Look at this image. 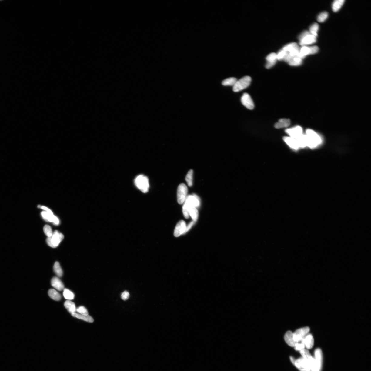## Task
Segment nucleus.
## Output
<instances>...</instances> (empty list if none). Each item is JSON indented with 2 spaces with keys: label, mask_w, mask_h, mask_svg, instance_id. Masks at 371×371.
Here are the masks:
<instances>
[{
  "label": "nucleus",
  "mask_w": 371,
  "mask_h": 371,
  "mask_svg": "<svg viewBox=\"0 0 371 371\" xmlns=\"http://www.w3.org/2000/svg\"><path fill=\"white\" fill-rule=\"evenodd\" d=\"M306 136L307 146L309 147H316L321 142V139L320 136L312 130L308 129L306 130Z\"/></svg>",
  "instance_id": "1"
},
{
  "label": "nucleus",
  "mask_w": 371,
  "mask_h": 371,
  "mask_svg": "<svg viewBox=\"0 0 371 371\" xmlns=\"http://www.w3.org/2000/svg\"><path fill=\"white\" fill-rule=\"evenodd\" d=\"M135 184L138 189L144 193L148 192L149 188V179L143 175H140L135 179Z\"/></svg>",
  "instance_id": "2"
},
{
  "label": "nucleus",
  "mask_w": 371,
  "mask_h": 371,
  "mask_svg": "<svg viewBox=\"0 0 371 371\" xmlns=\"http://www.w3.org/2000/svg\"><path fill=\"white\" fill-rule=\"evenodd\" d=\"M300 44L302 46L310 45L316 42V38L307 31H304L299 36Z\"/></svg>",
  "instance_id": "3"
},
{
  "label": "nucleus",
  "mask_w": 371,
  "mask_h": 371,
  "mask_svg": "<svg viewBox=\"0 0 371 371\" xmlns=\"http://www.w3.org/2000/svg\"><path fill=\"white\" fill-rule=\"evenodd\" d=\"M251 80V77L249 76L244 77L239 80H237L233 86V91L238 92L246 89L249 86Z\"/></svg>",
  "instance_id": "4"
},
{
  "label": "nucleus",
  "mask_w": 371,
  "mask_h": 371,
  "mask_svg": "<svg viewBox=\"0 0 371 371\" xmlns=\"http://www.w3.org/2000/svg\"><path fill=\"white\" fill-rule=\"evenodd\" d=\"M188 193V188L186 185L182 183L178 187L177 190V202L179 204L184 203L186 199Z\"/></svg>",
  "instance_id": "5"
},
{
  "label": "nucleus",
  "mask_w": 371,
  "mask_h": 371,
  "mask_svg": "<svg viewBox=\"0 0 371 371\" xmlns=\"http://www.w3.org/2000/svg\"><path fill=\"white\" fill-rule=\"evenodd\" d=\"M319 49L317 46H314L307 47L304 46L300 48L299 53L297 56L302 60L307 55L316 54L318 52Z\"/></svg>",
  "instance_id": "6"
},
{
  "label": "nucleus",
  "mask_w": 371,
  "mask_h": 371,
  "mask_svg": "<svg viewBox=\"0 0 371 371\" xmlns=\"http://www.w3.org/2000/svg\"><path fill=\"white\" fill-rule=\"evenodd\" d=\"M310 331L308 327L299 329L293 333V338L296 342L298 343L301 342L305 337L307 336Z\"/></svg>",
  "instance_id": "7"
},
{
  "label": "nucleus",
  "mask_w": 371,
  "mask_h": 371,
  "mask_svg": "<svg viewBox=\"0 0 371 371\" xmlns=\"http://www.w3.org/2000/svg\"><path fill=\"white\" fill-rule=\"evenodd\" d=\"M300 371H310L311 366L307 359L301 358L296 360L294 365Z\"/></svg>",
  "instance_id": "8"
},
{
  "label": "nucleus",
  "mask_w": 371,
  "mask_h": 371,
  "mask_svg": "<svg viewBox=\"0 0 371 371\" xmlns=\"http://www.w3.org/2000/svg\"><path fill=\"white\" fill-rule=\"evenodd\" d=\"M185 204L189 208L198 207L200 205L199 198L195 194L188 196L186 200Z\"/></svg>",
  "instance_id": "9"
},
{
  "label": "nucleus",
  "mask_w": 371,
  "mask_h": 371,
  "mask_svg": "<svg viewBox=\"0 0 371 371\" xmlns=\"http://www.w3.org/2000/svg\"><path fill=\"white\" fill-rule=\"evenodd\" d=\"M285 132L289 135L290 137L295 139L299 137L303 134L302 128L298 126L287 129L285 130Z\"/></svg>",
  "instance_id": "10"
},
{
  "label": "nucleus",
  "mask_w": 371,
  "mask_h": 371,
  "mask_svg": "<svg viewBox=\"0 0 371 371\" xmlns=\"http://www.w3.org/2000/svg\"><path fill=\"white\" fill-rule=\"evenodd\" d=\"M241 102L247 109L252 110L254 107V104L251 97L247 93H245L241 99Z\"/></svg>",
  "instance_id": "11"
},
{
  "label": "nucleus",
  "mask_w": 371,
  "mask_h": 371,
  "mask_svg": "<svg viewBox=\"0 0 371 371\" xmlns=\"http://www.w3.org/2000/svg\"><path fill=\"white\" fill-rule=\"evenodd\" d=\"M186 223L183 220L180 221L178 223L174 231V236L178 237L185 233L186 228Z\"/></svg>",
  "instance_id": "12"
},
{
  "label": "nucleus",
  "mask_w": 371,
  "mask_h": 371,
  "mask_svg": "<svg viewBox=\"0 0 371 371\" xmlns=\"http://www.w3.org/2000/svg\"><path fill=\"white\" fill-rule=\"evenodd\" d=\"M64 236L62 234L59 233L58 231H55L51 236V243L55 248L57 247L60 242L62 241Z\"/></svg>",
  "instance_id": "13"
},
{
  "label": "nucleus",
  "mask_w": 371,
  "mask_h": 371,
  "mask_svg": "<svg viewBox=\"0 0 371 371\" xmlns=\"http://www.w3.org/2000/svg\"><path fill=\"white\" fill-rule=\"evenodd\" d=\"M51 284L54 288L58 291H61L64 289L63 283L58 277H53L51 281Z\"/></svg>",
  "instance_id": "14"
},
{
  "label": "nucleus",
  "mask_w": 371,
  "mask_h": 371,
  "mask_svg": "<svg viewBox=\"0 0 371 371\" xmlns=\"http://www.w3.org/2000/svg\"><path fill=\"white\" fill-rule=\"evenodd\" d=\"M266 59L267 62L265 65V67L268 69L271 68L276 63L277 59V54L275 53H270L267 56Z\"/></svg>",
  "instance_id": "15"
},
{
  "label": "nucleus",
  "mask_w": 371,
  "mask_h": 371,
  "mask_svg": "<svg viewBox=\"0 0 371 371\" xmlns=\"http://www.w3.org/2000/svg\"><path fill=\"white\" fill-rule=\"evenodd\" d=\"M284 339L285 342L289 346L294 347L297 343L295 341L293 338V333L291 331H288L285 335Z\"/></svg>",
  "instance_id": "16"
},
{
  "label": "nucleus",
  "mask_w": 371,
  "mask_h": 371,
  "mask_svg": "<svg viewBox=\"0 0 371 371\" xmlns=\"http://www.w3.org/2000/svg\"><path fill=\"white\" fill-rule=\"evenodd\" d=\"M283 140L291 148L295 149H297L299 148L297 140L294 138H291L290 136H285L283 138Z\"/></svg>",
  "instance_id": "17"
},
{
  "label": "nucleus",
  "mask_w": 371,
  "mask_h": 371,
  "mask_svg": "<svg viewBox=\"0 0 371 371\" xmlns=\"http://www.w3.org/2000/svg\"><path fill=\"white\" fill-rule=\"evenodd\" d=\"M314 342L313 337L311 334H308L301 342L308 349H311L313 347Z\"/></svg>",
  "instance_id": "18"
},
{
  "label": "nucleus",
  "mask_w": 371,
  "mask_h": 371,
  "mask_svg": "<svg viewBox=\"0 0 371 371\" xmlns=\"http://www.w3.org/2000/svg\"><path fill=\"white\" fill-rule=\"evenodd\" d=\"M315 361L318 371H320L322 361V353L320 349H317L315 352Z\"/></svg>",
  "instance_id": "19"
},
{
  "label": "nucleus",
  "mask_w": 371,
  "mask_h": 371,
  "mask_svg": "<svg viewBox=\"0 0 371 371\" xmlns=\"http://www.w3.org/2000/svg\"><path fill=\"white\" fill-rule=\"evenodd\" d=\"M291 123L290 120L287 119H281L278 122L276 123L275 127L277 129L286 128L289 126Z\"/></svg>",
  "instance_id": "20"
},
{
  "label": "nucleus",
  "mask_w": 371,
  "mask_h": 371,
  "mask_svg": "<svg viewBox=\"0 0 371 371\" xmlns=\"http://www.w3.org/2000/svg\"><path fill=\"white\" fill-rule=\"evenodd\" d=\"M71 315L74 317L82 319V320L88 322L89 323H92L94 320L92 316L89 315H84L82 314L74 313L71 314Z\"/></svg>",
  "instance_id": "21"
},
{
  "label": "nucleus",
  "mask_w": 371,
  "mask_h": 371,
  "mask_svg": "<svg viewBox=\"0 0 371 371\" xmlns=\"http://www.w3.org/2000/svg\"><path fill=\"white\" fill-rule=\"evenodd\" d=\"M41 214L44 220L48 222H53L55 216L51 210L48 211H42Z\"/></svg>",
  "instance_id": "22"
},
{
  "label": "nucleus",
  "mask_w": 371,
  "mask_h": 371,
  "mask_svg": "<svg viewBox=\"0 0 371 371\" xmlns=\"http://www.w3.org/2000/svg\"><path fill=\"white\" fill-rule=\"evenodd\" d=\"M64 306L69 312L71 314L75 313L76 308L75 304L72 301L67 300L64 303Z\"/></svg>",
  "instance_id": "23"
},
{
  "label": "nucleus",
  "mask_w": 371,
  "mask_h": 371,
  "mask_svg": "<svg viewBox=\"0 0 371 371\" xmlns=\"http://www.w3.org/2000/svg\"><path fill=\"white\" fill-rule=\"evenodd\" d=\"M49 297L54 300L59 301L61 299V296L58 292L53 289H51L48 292Z\"/></svg>",
  "instance_id": "24"
},
{
  "label": "nucleus",
  "mask_w": 371,
  "mask_h": 371,
  "mask_svg": "<svg viewBox=\"0 0 371 371\" xmlns=\"http://www.w3.org/2000/svg\"><path fill=\"white\" fill-rule=\"evenodd\" d=\"M344 0H336L332 4V9L334 12H337L341 9L344 3Z\"/></svg>",
  "instance_id": "25"
},
{
  "label": "nucleus",
  "mask_w": 371,
  "mask_h": 371,
  "mask_svg": "<svg viewBox=\"0 0 371 371\" xmlns=\"http://www.w3.org/2000/svg\"><path fill=\"white\" fill-rule=\"evenodd\" d=\"M54 272L58 277H61L62 276L63 272L60 266V264L58 262H56L53 266Z\"/></svg>",
  "instance_id": "26"
},
{
  "label": "nucleus",
  "mask_w": 371,
  "mask_h": 371,
  "mask_svg": "<svg viewBox=\"0 0 371 371\" xmlns=\"http://www.w3.org/2000/svg\"><path fill=\"white\" fill-rule=\"evenodd\" d=\"M237 79L234 77H230L226 79L222 82V84L225 86H234L235 84Z\"/></svg>",
  "instance_id": "27"
},
{
  "label": "nucleus",
  "mask_w": 371,
  "mask_h": 371,
  "mask_svg": "<svg viewBox=\"0 0 371 371\" xmlns=\"http://www.w3.org/2000/svg\"><path fill=\"white\" fill-rule=\"evenodd\" d=\"M63 295L64 297L68 300H73L74 298V294L72 291L68 289H64Z\"/></svg>",
  "instance_id": "28"
},
{
  "label": "nucleus",
  "mask_w": 371,
  "mask_h": 371,
  "mask_svg": "<svg viewBox=\"0 0 371 371\" xmlns=\"http://www.w3.org/2000/svg\"><path fill=\"white\" fill-rule=\"evenodd\" d=\"M299 48V47L297 43L293 42L283 47V50L287 52H289L295 49Z\"/></svg>",
  "instance_id": "29"
},
{
  "label": "nucleus",
  "mask_w": 371,
  "mask_h": 371,
  "mask_svg": "<svg viewBox=\"0 0 371 371\" xmlns=\"http://www.w3.org/2000/svg\"><path fill=\"white\" fill-rule=\"evenodd\" d=\"M189 215L194 221H196L198 217V212L196 208H189Z\"/></svg>",
  "instance_id": "30"
},
{
  "label": "nucleus",
  "mask_w": 371,
  "mask_h": 371,
  "mask_svg": "<svg viewBox=\"0 0 371 371\" xmlns=\"http://www.w3.org/2000/svg\"><path fill=\"white\" fill-rule=\"evenodd\" d=\"M302 63V60L298 57L296 56L293 58L292 60L289 62V65L292 66H297L300 65Z\"/></svg>",
  "instance_id": "31"
},
{
  "label": "nucleus",
  "mask_w": 371,
  "mask_h": 371,
  "mask_svg": "<svg viewBox=\"0 0 371 371\" xmlns=\"http://www.w3.org/2000/svg\"><path fill=\"white\" fill-rule=\"evenodd\" d=\"M193 175V170L190 169L188 172L185 178V180H186L188 185L189 187H192V185Z\"/></svg>",
  "instance_id": "32"
},
{
  "label": "nucleus",
  "mask_w": 371,
  "mask_h": 371,
  "mask_svg": "<svg viewBox=\"0 0 371 371\" xmlns=\"http://www.w3.org/2000/svg\"><path fill=\"white\" fill-rule=\"evenodd\" d=\"M319 29V26L317 23H314L311 26L310 28V31L309 32L311 35H313L316 37L318 36V32Z\"/></svg>",
  "instance_id": "33"
},
{
  "label": "nucleus",
  "mask_w": 371,
  "mask_h": 371,
  "mask_svg": "<svg viewBox=\"0 0 371 371\" xmlns=\"http://www.w3.org/2000/svg\"><path fill=\"white\" fill-rule=\"evenodd\" d=\"M328 16V12H322L317 17V20L319 22H323L327 19Z\"/></svg>",
  "instance_id": "34"
},
{
  "label": "nucleus",
  "mask_w": 371,
  "mask_h": 371,
  "mask_svg": "<svg viewBox=\"0 0 371 371\" xmlns=\"http://www.w3.org/2000/svg\"><path fill=\"white\" fill-rule=\"evenodd\" d=\"M44 232L45 235L48 237H50L52 236L53 235V232L51 227L48 225H45L43 228Z\"/></svg>",
  "instance_id": "35"
},
{
  "label": "nucleus",
  "mask_w": 371,
  "mask_h": 371,
  "mask_svg": "<svg viewBox=\"0 0 371 371\" xmlns=\"http://www.w3.org/2000/svg\"><path fill=\"white\" fill-rule=\"evenodd\" d=\"M300 353L302 355V357L307 360L310 359L312 357H313L307 350L304 349L300 350Z\"/></svg>",
  "instance_id": "36"
},
{
  "label": "nucleus",
  "mask_w": 371,
  "mask_h": 371,
  "mask_svg": "<svg viewBox=\"0 0 371 371\" xmlns=\"http://www.w3.org/2000/svg\"><path fill=\"white\" fill-rule=\"evenodd\" d=\"M76 311L79 314L84 315H89L87 309L84 306H80L76 309Z\"/></svg>",
  "instance_id": "37"
},
{
  "label": "nucleus",
  "mask_w": 371,
  "mask_h": 371,
  "mask_svg": "<svg viewBox=\"0 0 371 371\" xmlns=\"http://www.w3.org/2000/svg\"><path fill=\"white\" fill-rule=\"evenodd\" d=\"M287 52L283 50L280 51L277 55V59L281 60L284 59Z\"/></svg>",
  "instance_id": "38"
},
{
  "label": "nucleus",
  "mask_w": 371,
  "mask_h": 371,
  "mask_svg": "<svg viewBox=\"0 0 371 371\" xmlns=\"http://www.w3.org/2000/svg\"><path fill=\"white\" fill-rule=\"evenodd\" d=\"M182 212L186 219H188L189 218V208L185 204L182 207Z\"/></svg>",
  "instance_id": "39"
},
{
  "label": "nucleus",
  "mask_w": 371,
  "mask_h": 371,
  "mask_svg": "<svg viewBox=\"0 0 371 371\" xmlns=\"http://www.w3.org/2000/svg\"><path fill=\"white\" fill-rule=\"evenodd\" d=\"M305 345L302 342L301 343H296L294 347H295V349L298 351H300L304 349H305Z\"/></svg>",
  "instance_id": "40"
},
{
  "label": "nucleus",
  "mask_w": 371,
  "mask_h": 371,
  "mask_svg": "<svg viewBox=\"0 0 371 371\" xmlns=\"http://www.w3.org/2000/svg\"><path fill=\"white\" fill-rule=\"evenodd\" d=\"M129 293L127 291H125V292H124L122 294V295H121V298H122V300H126L128 299L129 297Z\"/></svg>",
  "instance_id": "41"
},
{
  "label": "nucleus",
  "mask_w": 371,
  "mask_h": 371,
  "mask_svg": "<svg viewBox=\"0 0 371 371\" xmlns=\"http://www.w3.org/2000/svg\"><path fill=\"white\" fill-rule=\"evenodd\" d=\"M195 222V221H192L191 222H190L189 225H188V226H186V229L185 233L187 232V231H189L190 230V229L191 228L192 226L194 225Z\"/></svg>",
  "instance_id": "42"
},
{
  "label": "nucleus",
  "mask_w": 371,
  "mask_h": 371,
  "mask_svg": "<svg viewBox=\"0 0 371 371\" xmlns=\"http://www.w3.org/2000/svg\"><path fill=\"white\" fill-rule=\"evenodd\" d=\"M52 222L54 225H59V223H60V221H59L57 217L56 216H55V217L54 218Z\"/></svg>",
  "instance_id": "43"
},
{
  "label": "nucleus",
  "mask_w": 371,
  "mask_h": 371,
  "mask_svg": "<svg viewBox=\"0 0 371 371\" xmlns=\"http://www.w3.org/2000/svg\"><path fill=\"white\" fill-rule=\"evenodd\" d=\"M51 236L50 237H48L47 239H46V243H47V244L49 246H50V247H53V248H54L52 244L51 243Z\"/></svg>",
  "instance_id": "44"
},
{
  "label": "nucleus",
  "mask_w": 371,
  "mask_h": 371,
  "mask_svg": "<svg viewBox=\"0 0 371 371\" xmlns=\"http://www.w3.org/2000/svg\"><path fill=\"white\" fill-rule=\"evenodd\" d=\"M290 360H291V362H292V363H293V365H294L295 363V361H296V360L295 359H294V358H293V357H290Z\"/></svg>",
  "instance_id": "45"
}]
</instances>
